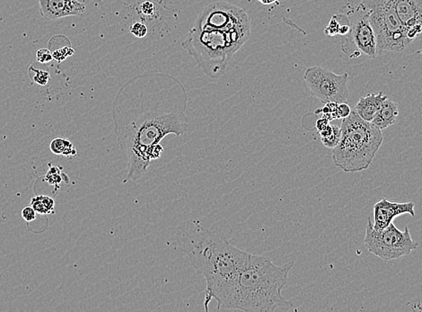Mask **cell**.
<instances>
[{
  "instance_id": "1",
  "label": "cell",
  "mask_w": 422,
  "mask_h": 312,
  "mask_svg": "<svg viewBox=\"0 0 422 312\" xmlns=\"http://www.w3.org/2000/svg\"><path fill=\"white\" fill-rule=\"evenodd\" d=\"M188 95L171 75L146 73L128 81L112 106L117 142L128 157L124 183L146 175L151 163L164 152L168 135L182 136L189 130Z\"/></svg>"
},
{
  "instance_id": "2",
  "label": "cell",
  "mask_w": 422,
  "mask_h": 312,
  "mask_svg": "<svg viewBox=\"0 0 422 312\" xmlns=\"http://www.w3.org/2000/svg\"><path fill=\"white\" fill-rule=\"evenodd\" d=\"M246 11L228 2H215L201 11L181 46L211 78L226 73L233 56L251 36Z\"/></svg>"
},
{
  "instance_id": "3",
  "label": "cell",
  "mask_w": 422,
  "mask_h": 312,
  "mask_svg": "<svg viewBox=\"0 0 422 312\" xmlns=\"http://www.w3.org/2000/svg\"><path fill=\"white\" fill-rule=\"evenodd\" d=\"M195 226L182 240L186 255L197 274L206 281L203 306L209 311L211 301L217 311H227L242 268L250 253L234 246L219 230H209L194 222Z\"/></svg>"
},
{
  "instance_id": "4",
  "label": "cell",
  "mask_w": 422,
  "mask_h": 312,
  "mask_svg": "<svg viewBox=\"0 0 422 312\" xmlns=\"http://www.w3.org/2000/svg\"><path fill=\"white\" fill-rule=\"evenodd\" d=\"M293 267V262L278 267L269 257L250 253L239 273L227 311L272 312L278 308L293 307L281 293Z\"/></svg>"
},
{
  "instance_id": "5",
  "label": "cell",
  "mask_w": 422,
  "mask_h": 312,
  "mask_svg": "<svg viewBox=\"0 0 422 312\" xmlns=\"http://www.w3.org/2000/svg\"><path fill=\"white\" fill-rule=\"evenodd\" d=\"M381 130L363 120L354 110L342 119L339 143L332 149L334 165L346 173L366 170L382 145Z\"/></svg>"
},
{
  "instance_id": "6",
  "label": "cell",
  "mask_w": 422,
  "mask_h": 312,
  "mask_svg": "<svg viewBox=\"0 0 422 312\" xmlns=\"http://www.w3.org/2000/svg\"><path fill=\"white\" fill-rule=\"evenodd\" d=\"M369 11V20L377 37L378 53L402 51L411 43L392 0H362Z\"/></svg>"
},
{
  "instance_id": "7",
  "label": "cell",
  "mask_w": 422,
  "mask_h": 312,
  "mask_svg": "<svg viewBox=\"0 0 422 312\" xmlns=\"http://www.w3.org/2000/svg\"><path fill=\"white\" fill-rule=\"evenodd\" d=\"M364 244L368 251L385 261L410 255L419 247L407 226L400 231L392 222L386 229L378 231L373 226L371 219L367 221Z\"/></svg>"
},
{
  "instance_id": "8",
  "label": "cell",
  "mask_w": 422,
  "mask_h": 312,
  "mask_svg": "<svg viewBox=\"0 0 422 312\" xmlns=\"http://www.w3.org/2000/svg\"><path fill=\"white\" fill-rule=\"evenodd\" d=\"M351 21V31L342 37V50L351 59L358 58L361 54L376 59L378 53L377 37L369 20V11L360 2L353 5L348 2L344 7Z\"/></svg>"
},
{
  "instance_id": "9",
  "label": "cell",
  "mask_w": 422,
  "mask_h": 312,
  "mask_svg": "<svg viewBox=\"0 0 422 312\" xmlns=\"http://www.w3.org/2000/svg\"><path fill=\"white\" fill-rule=\"evenodd\" d=\"M348 79V73L338 75L318 66L307 68L304 74V80L312 95L322 104L347 103L350 96Z\"/></svg>"
},
{
  "instance_id": "10",
  "label": "cell",
  "mask_w": 422,
  "mask_h": 312,
  "mask_svg": "<svg viewBox=\"0 0 422 312\" xmlns=\"http://www.w3.org/2000/svg\"><path fill=\"white\" fill-rule=\"evenodd\" d=\"M415 204L412 201L397 202L383 198L374 205V219L373 226L378 231H381L389 226L393 220L402 214H410L415 217Z\"/></svg>"
},
{
  "instance_id": "11",
  "label": "cell",
  "mask_w": 422,
  "mask_h": 312,
  "mask_svg": "<svg viewBox=\"0 0 422 312\" xmlns=\"http://www.w3.org/2000/svg\"><path fill=\"white\" fill-rule=\"evenodd\" d=\"M400 20L407 29L409 40L422 34V0H392Z\"/></svg>"
},
{
  "instance_id": "12",
  "label": "cell",
  "mask_w": 422,
  "mask_h": 312,
  "mask_svg": "<svg viewBox=\"0 0 422 312\" xmlns=\"http://www.w3.org/2000/svg\"><path fill=\"white\" fill-rule=\"evenodd\" d=\"M39 5L40 15L47 21L79 16L86 11V5L77 0H39Z\"/></svg>"
},
{
  "instance_id": "13",
  "label": "cell",
  "mask_w": 422,
  "mask_h": 312,
  "mask_svg": "<svg viewBox=\"0 0 422 312\" xmlns=\"http://www.w3.org/2000/svg\"><path fill=\"white\" fill-rule=\"evenodd\" d=\"M388 96L384 95L382 92L378 94H368L361 97L354 107V111L361 117L363 120L371 122L377 112L382 106L383 102Z\"/></svg>"
},
{
  "instance_id": "14",
  "label": "cell",
  "mask_w": 422,
  "mask_h": 312,
  "mask_svg": "<svg viewBox=\"0 0 422 312\" xmlns=\"http://www.w3.org/2000/svg\"><path fill=\"white\" fill-rule=\"evenodd\" d=\"M399 116L397 104L394 101L387 97L383 102L382 106L374 117L371 123L377 127L379 130H385L396 122Z\"/></svg>"
},
{
  "instance_id": "15",
  "label": "cell",
  "mask_w": 422,
  "mask_h": 312,
  "mask_svg": "<svg viewBox=\"0 0 422 312\" xmlns=\"http://www.w3.org/2000/svg\"><path fill=\"white\" fill-rule=\"evenodd\" d=\"M49 50L52 53L53 60L58 62L65 61L68 57L75 53L71 46L70 40L64 36H53L49 41Z\"/></svg>"
},
{
  "instance_id": "16",
  "label": "cell",
  "mask_w": 422,
  "mask_h": 312,
  "mask_svg": "<svg viewBox=\"0 0 422 312\" xmlns=\"http://www.w3.org/2000/svg\"><path fill=\"white\" fill-rule=\"evenodd\" d=\"M351 31V21L348 15L344 13H339L333 15L329 21L325 29L324 34L328 36H347Z\"/></svg>"
},
{
  "instance_id": "17",
  "label": "cell",
  "mask_w": 422,
  "mask_h": 312,
  "mask_svg": "<svg viewBox=\"0 0 422 312\" xmlns=\"http://www.w3.org/2000/svg\"><path fill=\"white\" fill-rule=\"evenodd\" d=\"M50 149L56 155L65 156H74L77 155V151H75L72 142L68 139H54L50 142Z\"/></svg>"
},
{
  "instance_id": "18",
  "label": "cell",
  "mask_w": 422,
  "mask_h": 312,
  "mask_svg": "<svg viewBox=\"0 0 422 312\" xmlns=\"http://www.w3.org/2000/svg\"><path fill=\"white\" fill-rule=\"evenodd\" d=\"M31 206L33 207L35 212L41 215L50 214L54 212L55 209V201L50 196L47 195H39L34 197L31 200Z\"/></svg>"
},
{
  "instance_id": "19",
  "label": "cell",
  "mask_w": 422,
  "mask_h": 312,
  "mask_svg": "<svg viewBox=\"0 0 422 312\" xmlns=\"http://www.w3.org/2000/svg\"><path fill=\"white\" fill-rule=\"evenodd\" d=\"M28 73L30 76L32 80L34 81L36 84L40 85V86H46L48 84V82L50 81V74L48 71L40 70V69H36L35 68V65L31 66L28 70Z\"/></svg>"
},
{
  "instance_id": "20",
  "label": "cell",
  "mask_w": 422,
  "mask_h": 312,
  "mask_svg": "<svg viewBox=\"0 0 422 312\" xmlns=\"http://www.w3.org/2000/svg\"><path fill=\"white\" fill-rule=\"evenodd\" d=\"M340 137H341V127L334 125V129H333L332 134L330 136L325 137V138H321V140H322V144L324 146L330 148V149H333L339 143Z\"/></svg>"
},
{
  "instance_id": "21",
  "label": "cell",
  "mask_w": 422,
  "mask_h": 312,
  "mask_svg": "<svg viewBox=\"0 0 422 312\" xmlns=\"http://www.w3.org/2000/svg\"><path fill=\"white\" fill-rule=\"evenodd\" d=\"M337 106H338L337 103H332V102L326 103V104H324V106L322 107V109H317L316 114L318 115L319 113H321L323 117H325L330 121H332L334 119H337Z\"/></svg>"
},
{
  "instance_id": "22",
  "label": "cell",
  "mask_w": 422,
  "mask_h": 312,
  "mask_svg": "<svg viewBox=\"0 0 422 312\" xmlns=\"http://www.w3.org/2000/svg\"><path fill=\"white\" fill-rule=\"evenodd\" d=\"M61 167L55 166H50V169L46 174L45 180L49 182L50 185L58 186L62 181V176L61 175Z\"/></svg>"
},
{
  "instance_id": "23",
  "label": "cell",
  "mask_w": 422,
  "mask_h": 312,
  "mask_svg": "<svg viewBox=\"0 0 422 312\" xmlns=\"http://www.w3.org/2000/svg\"><path fill=\"white\" fill-rule=\"evenodd\" d=\"M130 32L134 36H136L138 38H143L146 36L147 34V27L142 23H134L131 25L130 28Z\"/></svg>"
},
{
  "instance_id": "24",
  "label": "cell",
  "mask_w": 422,
  "mask_h": 312,
  "mask_svg": "<svg viewBox=\"0 0 422 312\" xmlns=\"http://www.w3.org/2000/svg\"><path fill=\"white\" fill-rule=\"evenodd\" d=\"M36 58H37V61L40 62V63H49L50 61L53 60V57H52V53H51V51H50L49 49H40V50L37 51V53H36Z\"/></svg>"
},
{
  "instance_id": "25",
  "label": "cell",
  "mask_w": 422,
  "mask_h": 312,
  "mask_svg": "<svg viewBox=\"0 0 422 312\" xmlns=\"http://www.w3.org/2000/svg\"><path fill=\"white\" fill-rule=\"evenodd\" d=\"M352 112V109L347 103H342V104H338L336 109L337 119H343L346 118L350 116Z\"/></svg>"
},
{
  "instance_id": "26",
  "label": "cell",
  "mask_w": 422,
  "mask_h": 312,
  "mask_svg": "<svg viewBox=\"0 0 422 312\" xmlns=\"http://www.w3.org/2000/svg\"><path fill=\"white\" fill-rule=\"evenodd\" d=\"M36 214L37 212L32 206L25 207V209L22 211V217L25 222H27L35 221L36 219Z\"/></svg>"
},
{
  "instance_id": "27",
  "label": "cell",
  "mask_w": 422,
  "mask_h": 312,
  "mask_svg": "<svg viewBox=\"0 0 422 312\" xmlns=\"http://www.w3.org/2000/svg\"><path fill=\"white\" fill-rule=\"evenodd\" d=\"M141 11H142V13L144 14V15H149L153 13V10H154V6L152 5V3L151 2H145V3H143L141 6Z\"/></svg>"
},
{
  "instance_id": "28",
  "label": "cell",
  "mask_w": 422,
  "mask_h": 312,
  "mask_svg": "<svg viewBox=\"0 0 422 312\" xmlns=\"http://www.w3.org/2000/svg\"><path fill=\"white\" fill-rule=\"evenodd\" d=\"M330 123V121L326 119L325 117H323L322 116L320 119H318V121H316V129L318 130V131L320 132V131H322L325 127H326L328 124Z\"/></svg>"
},
{
  "instance_id": "29",
  "label": "cell",
  "mask_w": 422,
  "mask_h": 312,
  "mask_svg": "<svg viewBox=\"0 0 422 312\" xmlns=\"http://www.w3.org/2000/svg\"><path fill=\"white\" fill-rule=\"evenodd\" d=\"M258 1H260L263 5H271L272 3L276 2L277 0H258Z\"/></svg>"
}]
</instances>
